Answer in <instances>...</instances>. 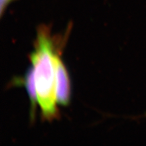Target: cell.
Instances as JSON below:
<instances>
[{"label":"cell","mask_w":146,"mask_h":146,"mask_svg":"<svg viewBox=\"0 0 146 146\" xmlns=\"http://www.w3.org/2000/svg\"><path fill=\"white\" fill-rule=\"evenodd\" d=\"M25 83L32 104V109L33 111V114H35V106L36 104V102H37V97H36L35 84L34 79V72L33 68H31L29 71H28V72L27 73V75L25 78Z\"/></svg>","instance_id":"cell-3"},{"label":"cell","mask_w":146,"mask_h":146,"mask_svg":"<svg viewBox=\"0 0 146 146\" xmlns=\"http://www.w3.org/2000/svg\"><path fill=\"white\" fill-rule=\"evenodd\" d=\"M60 50H56L54 56L56 73V99L59 104L67 106L69 104L71 96L70 81L68 71L60 58Z\"/></svg>","instance_id":"cell-2"},{"label":"cell","mask_w":146,"mask_h":146,"mask_svg":"<svg viewBox=\"0 0 146 146\" xmlns=\"http://www.w3.org/2000/svg\"><path fill=\"white\" fill-rule=\"evenodd\" d=\"M54 43L49 27H40L38 29L35 51L30 56L37 103L43 119L47 120H54L58 116L54 61L56 51Z\"/></svg>","instance_id":"cell-1"},{"label":"cell","mask_w":146,"mask_h":146,"mask_svg":"<svg viewBox=\"0 0 146 146\" xmlns=\"http://www.w3.org/2000/svg\"><path fill=\"white\" fill-rule=\"evenodd\" d=\"M14 0H0V13L2 16L8 5Z\"/></svg>","instance_id":"cell-4"}]
</instances>
